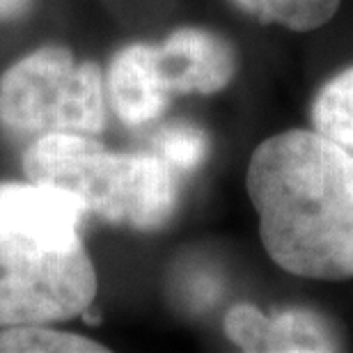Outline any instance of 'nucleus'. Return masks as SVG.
I'll return each instance as SVG.
<instances>
[{"label": "nucleus", "mask_w": 353, "mask_h": 353, "mask_svg": "<svg viewBox=\"0 0 353 353\" xmlns=\"http://www.w3.org/2000/svg\"><path fill=\"white\" fill-rule=\"evenodd\" d=\"M245 183L275 264L301 278H353V152L319 131H285L252 152Z\"/></svg>", "instance_id": "1"}, {"label": "nucleus", "mask_w": 353, "mask_h": 353, "mask_svg": "<svg viewBox=\"0 0 353 353\" xmlns=\"http://www.w3.org/2000/svg\"><path fill=\"white\" fill-rule=\"evenodd\" d=\"M23 172L30 181L74 193L88 214L140 232L163 228L179 197L168 161L154 154L112 152L79 133L34 138L23 154Z\"/></svg>", "instance_id": "2"}, {"label": "nucleus", "mask_w": 353, "mask_h": 353, "mask_svg": "<svg viewBox=\"0 0 353 353\" xmlns=\"http://www.w3.org/2000/svg\"><path fill=\"white\" fill-rule=\"evenodd\" d=\"M105 83L97 62H79L65 46H44L0 76V126L14 136L79 133L105 126Z\"/></svg>", "instance_id": "3"}, {"label": "nucleus", "mask_w": 353, "mask_h": 353, "mask_svg": "<svg viewBox=\"0 0 353 353\" xmlns=\"http://www.w3.org/2000/svg\"><path fill=\"white\" fill-rule=\"evenodd\" d=\"M94 296L97 271L83 243L67 250L0 245V328L69 321Z\"/></svg>", "instance_id": "4"}, {"label": "nucleus", "mask_w": 353, "mask_h": 353, "mask_svg": "<svg viewBox=\"0 0 353 353\" xmlns=\"http://www.w3.org/2000/svg\"><path fill=\"white\" fill-rule=\"evenodd\" d=\"M88 209L69 190L41 181H0V245L67 250L81 241Z\"/></svg>", "instance_id": "5"}, {"label": "nucleus", "mask_w": 353, "mask_h": 353, "mask_svg": "<svg viewBox=\"0 0 353 353\" xmlns=\"http://www.w3.org/2000/svg\"><path fill=\"white\" fill-rule=\"evenodd\" d=\"M161 88L172 94H214L236 74L234 48L204 28H179L161 44H152Z\"/></svg>", "instance_id": "6"}, {"label": "nucleus", "mask_w": 353, "mask_h": 353, "mask_svg": "<svg viewBox=\"0 0 353 353\" xmlns=\"http://www.w3.org/2000/svg\"><path fill=\"white\" fill-rule=\"evenodd\" d=\"M225 335L248 353H323L337 351V337L326 319L310 310L259 312L255 305H236L225 314Z\"/></svg>", "instance_id": "7"}, {"label": "nucleus", "mask_w": 353, "mask_h": 353, "mask_svg": "<svg viewBox=\"0 0 353 353\" xmlns=\"http://www.w3.org/2000/svg\"><path fill=\"white\" fill-rule=\"evenodd\" d=\"M105 97L115 115L129 126L150 124L165 110L170 97L159 83L152 44H129L112 55Z\"/></svg>", "instance_id": "8"}, {"label": "nucleus", "mask_w": 353, "mask_h": 353, "mask_svg": "<svg viewBox=\"0 0 353 353\" xmlns=\"http://www.w3.org/2000/svg\"><path fill=\"white\" fill-rule=\"evenodd\" d=\"M314 131L353 152V67L335 74L312 103Z\"/></svg>", "instance_id": "9"}, {"label": "nucleus", "mask_w": 353, "mask_h": 353, "mask_svg": "<svg viewBox=\"0 0 353 353\" xmlns=\"http://www.w3.org/2000/svg\"><path fill=\"white\" fill-rule=\"evenodd\" d=\"M239 10L259 23H278L296 32L316 30L326 26L342 0H232Z\"/></svg>", "instance_id": "10"}, {"label": "nucleus", "mask_w": 353, "mask_h": 353, "mask_svg": "<svg viewBox=\"0 0 353 353\" xmlns=\"http://www.w3.org/2000/svg\"><path fill=\"white\" fill-rule=\"evenodd\" d=\"M108 347L85 335L46 328V323L0 328V353H105Z\"/></svg>", "instance_id": "11"}, {"label": "nucleus", "mask_w": 353, "mask_h": 353, "mask_svg": "<svg viewBox=\"0 0 353 353\" xmlns=\"http://www.w3.org/2000/svg\"><path fill=\"white\" fill-rule=\"evenodd\" d=\"M159 157L179 170H193L207 159L209 138L202 129L193 124L176 122L165 126L157 138Z\"/></svg>", "instance_id": "12"}, {"label": "nucleus", "mask_w": 353, "mask_h": 353, "mask_svg": "<svg viewBox=\"0 0 353 353\" xmlns=\"http://www.w3.org/2000/svg\"><path fill=\"white\" fill-rule=\"evenodd\" d=\"M30 7V0H0V23L23 17Z\"/></svg>", "instance_id": "13"}]
</instances>
